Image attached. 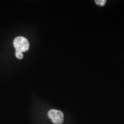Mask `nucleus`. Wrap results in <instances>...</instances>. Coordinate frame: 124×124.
<instances>
[{"mask_svg": "<svg viewBox=\"0 0 124 124\" xmlns=\"http://www.w3.org/2000/svg\"><path fill=\"white\" fill-rule=\"evenodd\" d=\"M13 45L16 51L21 53L28 51L30 47V43L26 38L23 36H18L13 41Z\"/></svg>", "mask_w": 124, "mask_h": 124, "instance_id": "f257e3e1", "label": "nucleus"}, {"mask_svg": "<svg viewBox=\"0 0 124 124\" xmlns=\"http://www.w3.org/2000/svg\"><path fill=\"white\" fill-rule=\"evenodd\" d=\"M48 116L54 124H62L63 122L64 115L62 111L53 109L48 112Z\"/></svg>", "mask_w": 124, "mask_h": 124, "instance_id": "f03ea898", "label": "nucleus"}, {"mask_svg": "<svg viewBox=\"0 0 124 124\" xmlns=\"http://www.w3.org/2000/svg\"><path fill=\"white\" fill-rule=\"evenodd\" d=\"M95 1L96 4L101 7L104 6L106 3V0H96Z\"/></svg>", "mask_w": 124, "mask_h": 124, "instance_id": "7ed1b4c3", "label": "nucleus"}, {"mask_svg": "<svg viewBox=\"0 0 124 124\" xmlns=\"http://www.w3.org/2000/svg\"><path fill=\"white\" fill-rule=\"evenodd\" d=\"M15 55H16V58H18V59H22L23 57V55L22 53H21V52H19L16 51Z\"/></svg>", "mask_w": 124, "mask_h": 124, "instance_id": "20e7f679", "label": "nucleus"}]
</instances>
